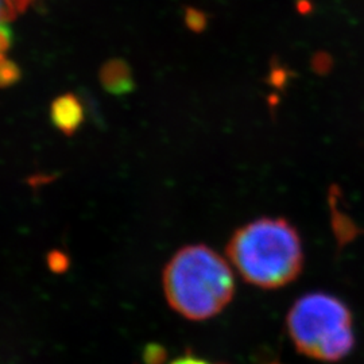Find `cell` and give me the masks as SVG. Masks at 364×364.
<instances>
[{"instance_id":"obj_7","label":"cell","mask_w":364,"mask_h":364,"mask_svg":"<svg viewBox=\"0 0 364 364\" xmlns=\"http://www.w3.org/2000/svg\"><path fill=\"white\" fill-rule=\"evenodd\" d=\"M34 0H0V23L14 21L25 13Z\"/></svg>"},{"instance_id":"obj_2","label":"cell","mask_w":364,"mask_h":364,"mask_svg":"<svg viewBox=\"0 0 364 364\" xmlns=\"http://www.w3.org/2000/svg\"><path fill=\"white\" fill-rule=\"evenodd\" d=\"M228 258L245 281L263 289L282 287L302 270L304 252L297 231L282 219H259L235 232Z\"/></svg>"},{"instance_id":"obj_5","label":"cell","mask_w":364,"mask_h":364,"mask_svg":"<svg viewBox=\"0 0 364 364\" xmlns=\"http://www.w3.org/2000/svg\"><path fill=\"white\" fill-rule=\"evenodd\" d=\"M99 80L107 93L112 96H126L135 90V78L130 64L122 58H111L100 68Z\"/></svg>"},{"instance_id":"obj_4","label":"cell","mask_w":364,"mask_h":364,"mask_svg":"<svg viewBox=\"0 0 364 364\" xmlns=\"http://www.w3.org/2000/svg\"><path fill=\"white\" fill-rule=\"evenodd\" d=\"M50 122L66 136H72L85 120L84 105L75 93H64L57 96L50 105Z\"/></svg>"},{"instance_id":"obj_8","label":"cell","mask_w":364,"mask_h":364,"mask_svg":"<svg viewBox=\"0 0 364 364\" xmlns=\"http://www.w3.org/2000/svg\"><path fill=\"white\" fill-rule=\"evenodd\" d=\"M166 359V351L162 346L151 343L144 347V360L146 364H162Z\"/></svg>"},{"instance_id":"obj_9","label":"cell","mask_w":364,"mask_h":364,"mask_svg":"<svg viewBox=\"0 0 364 364\" xmlns=\"http://www.w3.org/2000/svg\"><path fill=\"white\" fill-rule=\"evenodd\" d=\"M48 266L53 273H65L66 270L69 269V258L64 252L54 250L48 255Z\"/></svg>"},{"instance_id":"obj_3","label":"cell","mask_w":364,"mask_h":364,"mask_svg":"<svg viewBox=\"0 0 364 364\" xmlns=\"http://www.w3.org/2000/svg\"><path fill=\"white\" fill-rule=\"evenodd\" d=\"M287 323L297 350L317 360L338 362L355 343L350 309L329 294L304 296L290 309Z\"/></svg>"},{"instance_id":"obj_1","label":"cell","mask_w":364,"mask_h":364,"mask_svg":"<svg viewBox=\"0 0 364 364\" xmlns=\"http://www.w3.org/2000/svg\"><path fill=\"white\" fill-rule=\"evenodd\" d=\"M164 290L173 311L201 321L220 313L234 297L232 269L212 248L183 247L164 272Z\"/></svg>"},{"instance_id":"obj_10","label":"cell","mask_w":364,"mask_h":364,"mask_svg":"<svg viewBox=\"0 0 364 364\" xmlns=\"http://www.w3.org/2000/svg\"><path fill=\"white\" fill-rule=\"evenodd\" d=\"M185 21L188 27H191L195 31H200L205 26V16L204 14L193 10V9H188L185 14Z\"/></svg>"},{"instance_id":"obj_11","label":"cell","mask_w":364,"mask_h":364,"mask_svg":"<svg viewBox=\"0 0 364 364\" xmlns=\"http://www.w3.org/2000/svg\"><path fill=\"white\" fill-rule=\"evenodd\" d=\"M13 43V30L4 23H0V54H4Z\"/></svg>"},{"instance_id":"obj_12","label":"cell","mask_w":364,"mask_h":364,"mask_svg":"<svg viewBox=\"0 0 364 364\" xmlns=\"http://www.w3.org/2000/svg\"><path fill=\"white\" fill-rule=\"evenodd\" d=\"M171 364H210L208 362H205V360H201V359H196V358H192V356H186V358H181V359H178V360H176V362H173Z\"/></svg>"},{"instance_id":"obj_6","label":"cell","mask_w":364,"mask_h":364,"mask_svg":"<svg viewBox=\"0 0 364 364\" xmlns=\"http://www.w3.org/2000/svg\"><path fill=\"white\" fill-rule=\"evenodd\" d=\"M22 78V69L13 60L0 54V88L14 87Z\"/></svg>"}]
</instances>
